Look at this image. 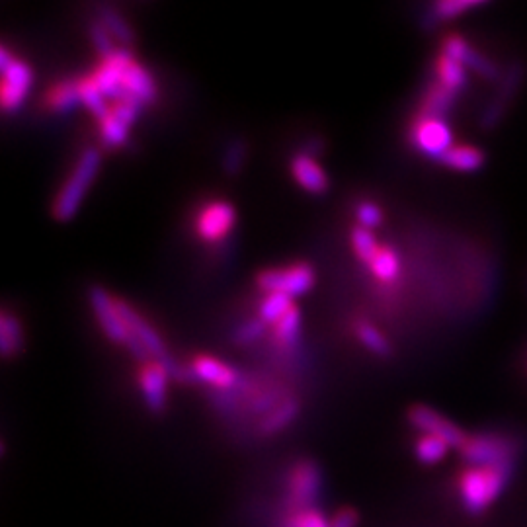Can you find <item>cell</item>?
Listing matches in <instances>:
<instances>
[{
  "label": "cell",
  "instance_id": "32",
  "mask_svg": "<svg viewBox=\"0 0 527 527\" xmlns=\"http://www.w3.org/2000/svg\"><path fill=\"white\" fill-rule=\"evenodd\" d=\"M352 248H354L356 256L367 266L375 258V254L379 252L381 244L375 241V237H373L371 231L362 229V227H356L352 231Z\"/></svg>",
  "mask_w": 527,
  "mask_h": 527
},
{
  "label": "cell",
  "instance_id": "23",
  "mask_svg": "<svg viewBox=\"0 0 527 527\" xmlns=\"http://www.w3.org/2000/svg\"><path fill=\"white\" fill-rule=\"evenodd\" d=\"M293 309V299L285 293H268L258 307V319L264 325H278Z\"/></svg>",
  "mask_w": 527,
  "mask_h": 527
},
{
  "label": "cell",
  "instance_id": "10",
  "mask_svg": "<svg viewBox=\"0 0 527 527\" xmlns=\"http://www.w3.org/2000/svg\"><path fill=\"white\" fill-rule=\"evenodd\" d=\"M442 49L451 59L459 61L465 69H471L473 73H477L479 77L487 81H500L504 75L494 61H490L487 55H481L469 41L461 38L459 34L446 36L442 41Z\"/></svg>",
  "mask_w": 527,
  "mask_h": 527
},
{
  "label": "cell",
  "instance_id": "11",
  "mask_svg": "<svg viewBox=\"0 0 527 527\" xmlns=\"http://www.w3.org/2000/svg\"><path fill=\"white\" fill-rule=\"evenodd\" d=\"M0 71H2L0 104H2V110L10 114V112H16L24 104L28 90L34 81V75H32V69L20 59H12L6 67H0Z\"/></svg>",
  "mask_w": 527,
  "mask_h": 527
},
{
  "label": "cell",
  "instance_id": "8",
  "mask_svg": "<svg viewBox=\"0 0 527 527\" xmlns=\"http://www.w3.org/2000/svg\"><path fill=\"white\" fill-rule=\"evenodd\" d=\"M256 282L266 293H285L293 299L311 289L315 274L307 264H293L284 270H264L258 274Z\"/></svg>",
  "mask_w": 527,
  "mask_h": 527
},
{
  "label": "cell",
  "instance_id": "19",
  "mask_svg": "<svg viewBox=\"0 0 527 527\" xmlns=\"http://www.w3.org/2000/svg\"><path fill=\"white\" fill-rule=\"evenodd\" d=\"M453 102H455V92H451L442 82L434 81L424 94L420 114L446 120L447 112L451 110Z\"/></svg>",
  "mask_w": 527,
  "mask_h": 527
},
{
  "label": "cell",
  "instance_id": "15",
  "mask_svg": "<svg viewBox=\"0 0 527 527\" xmlns=\"http://www.w3.org/2000/svg\"><path fill=\"white\" fill-rule=\"evenodd\" d=\"M166 375L168 371L157 362H147L139 369V385L143 399L151 412L159 414L166 406Z\"/></svg>",
  "mask_w": 527,
  "mask_h": 527
},
{
  "label": "cell",
  "instance_id": "38",
  "mask_svg": "<svg viewBox=\"0 0 527 527\" xmlns=\"http://www.w3.org/2000/svg\"><path fill=\"white\" fill-rule=\"evenodd\" d=\"M383 221V213L375 203L364 202L360 203L358 207V223L362 229L373 231L375 227H379Z\"/></svg>",
  "mask_w": 527,
  "mask_h": 527
},
{
  "label": "cell",
  "instance_id": "28",
  "mask_svg": "<svg viewBox=\"0 0 527 527\" xmlns=\"http://www.w3.org/2000/svg\"><path fill=\"white\" fill-rule=\"evenodd\" d=\"M299 414V405L295 403V401H285V403H282L280 406H276L262 422H260V432L262 434H268V436H272V434H278V432H282L284 430L285 426H289L293 420H295V416Z\"/></svg>",
  "mask_w": 527,
  "mask_h": 527
},
{
  "label": "cell",
  "instance_id": "18",
  "mask_svg": "<svg viewBox=\"0 0 527 527\" xmlns=\"http://www.w3.org/2000/svg\"><path fill=\"white\" fill-rule=\"evenodd\" d=\"M123 90L125 96H131L141 104H149L157 98V86L153 77L135 61H131L123 71Z\"/></svg>",
  "mask_w": 527,
  "mask_h": 527
},
{
  "label": "cell",
  "instance_id": "39",
  "mask_svg": "<svg viewBox=\"0 0 527 527\" xmlns=\"http://www.w3.org/2000/svg\"><path fill=\"white\" fill-rule=\"evenodd\" d=\"M264 323L260 319L256 321H248L243 326L237 328V334H235V342L239 344H250L254 340H258L262 334H264Z\"/></svg>",
  "mask_w": 527,
  "mask_h": 527
},
{
  "label": "cell",
  "instance_id": "3",
  "mask_svg": "<svg viewBox=\"0 0 527 527\" xmlns=\"http://www.w3.org/2000/svg\"><path fill=\"white\" fill-rule=\"evenodd\" d=\"M98 168H100V153L96 149L82 151L81 159L75 166L73 174L67 178V182L63 184L61 192L53 202V217L57 221L67 223L77 215L82 200L88 192V186L98 174Z\"/></svg>",
  "mask_w": 527,
  "mask_h": 527
},
{
  "label": "cell",
  "instance_id": "7",
  "mask_svg": "<svg viewBox=\"0 0 527 527\" xmlns=\"http://www.w3.org/2000/svg\"><path fill=\"white\" fill-rule=\"evenodd\" d=\"M118 309L122 315L123 323L129 328V334L147 350V354L151 356L153 362L163 365L168 373H172L174 377H180V369L172 362L170 354L164 348V342L161 336L155 332V328L149 325L133 307H129L127 303L118 301Z\"/></svg>",
  "mask_w": 527,
  "mask_h": 527
},
{
  "label": "cell",
  "instance_id": "13",
  "mask_svg": "<svg viewBox=\"0 0 527 527\" xmlns=\"http://www.w3.org/2000/svg\"><path fill=\"white\" fill-rule=\"evenodd\" d=\"M522 79H524V67L520 63H514L502 75L500 86L496 90V96L490 100V104H488L487 110L483 114V120H481L483 129H487V131L488 129H494L500 123L504 112L508 110V106H510V102L514 98V94L518 92V86H520Z\"/></svg>",
  "mask_w": 527,
  "mask_h": 527
},
{
  "label": "cell",
  "instance_id": "27",
  "mask_svg": "<svg viewBox=\"0 0 527 527\" xmlns=\"http://www.w3.org/2000/svg\"><path fill=\"white\" fill-rule=\"evenodd\" d=\"M22 348V328L18 319L10 313L0 315V352L4 358H12Z\"/></svg>",
  "mask_w": 527,
  "mask_h": 527
},
{
  "label": "cell",
  "instance_id": "29",
  "mask_svg": "<svg viewBox=\"0 0 527 527\" xmlns=\"http://www.w3.org/2000/svg\"><path fill=\"white\" fill-rule=\"evenodd\" d=\"M79 90H81L82 104L90 110L94 118H98V122L110 114V106L106 104L104 94L100 92L96 82L92 81V77L79 81Z\"/></svg>",
  "mask_w": 527,
  "mask_h": 527
},
{
  "label": "cell",
  "instance_id": "21",
  "mask_svg": "<svg viewBox=\"0 0 527 527\" xmlns=\"http://www.w3.org/2000/svg\"><path fill=\"white\" fill-rule=\"evenodd\" d=\"M367 268L371 270V274L379 280V282H395L401 274V260L397 256V252L391 246H381L379 252L375 254V258L367 264Z\"/></svg>",
  "mask_w": 527,
  "mask_h": 527
},
{
  "label": "cell",
  "instance_id": "37",
  "mask_svg": "<svg viewBox=\"0 0 527 527\" xmlns=\"http://www.w3.org/2000/svg\"><path fill=\"white\" fill-rule=\"evenodd\" d=\"M90 40L94 43V47L98 49V53L102 55V59L112 57L118 49L114 47V38L110 36V32L100 24H90Z\"/></svg>",
  "mask_w": 527,
  "mask_h": 527
},
{
  "label": "cell",
  "instance_id": "30",
  "mask_svg": "<svg viewBox=\"0 0 527 527\" xmlns=\"http://www.w3.org/2000/svg\"><path fill=\"white\" fill-rule=\"evenodd\" d=\"M483 2L479 0H444V2H436L432 6L430 18L434 22H444V20H453L459 18L463 12L479 8Z\"/></svg>",
  "mask_w": 527,
  "mask_h": 527
},
{
  "label": "cell",
  "instance_id": "41",
  "mask_svg": "<svg viewBox=\"0 0 527 527\" xmlns=\"http://www.w3.org/2000/svg\"><path fill=\"white\" fill-rule=\"evenodd\" d=\"M244 147L243 143H235L229 151H227V159H225V170L229 174H237L241 163H243Z\"/></svg>",
  "mask_w": 527,
  "mask_h": 527
},
{
  "label": "cell",
  "instance_id": "12",
  "mask_svg": "<svg viewBox=\"0 0 527 527\" xmlns=\"http://www.w3.org/2000/svg\"><path fill=\"white\" fill-rule=\"evenodd\" d=\"M237 221V211L229 202L207 203L196 219V231L207 243H217L231 233Z\"/></svg>",
  "mask_w": 527,
  "mask_h": 527
},
{
  "label": "cell",
  "instance_id": "4",
  "mask_svg": "<svg viewBox=\"0 0 527 527\" xmlns=\"http://www.w3.org/2000/svg\"><path fill=\"white\" fill-rule=\"evenodd\" d=\"M287 514L313 510L323 492V471L313 459H301L287 475L285 487Z\"/></svg>",
  "mask_w": 527,
  "mask_h": 527
},
{
  "label": "cell",
  "instance_id": "35",
  "mask_svg": "<svg viewBox=\"0 0 527 527\" xmlns=\"http://www.w3.org/2000/svg\"><path fill=\"white\" fill-rule=\"evenodd\" d=\"M285 527H330V522L317 508H313V510L287 514Z\"/></svg>",
  "mask_w": 527,
  "mask_h": 527
},
{
  "label": "cell",
  "instance_id": "36",
  "mask_svg": "<svg viewBox=\"0 0 527 527\" xmlns=\"http://www.w3.org/2000/svg\"><path fill=\"white\" fill-rule=\"evenodd\" d=\"M141 106H143V104H141L139 100H135V98H131V96H123L122 100L114 102V106L110 108V112H112V116H114L116 120H120L123 125L129 127L131 123L137 120V116H139V112H141Z\"/></svg>",
  "mask_w": 527,
  "mask_h": 527
},
{
  "label": "cell",
  "instance_id": "6",
  "mask_svg": "<svg viewBox=\"0 0 527 527\" xmlns=\"http://www.w3.org/2000/svg\"><path fill=\"white\" fill-rule=\"evenodd\" d=\"M406 418L414 430L424 436H434L444 440L447 446L455 447L457 451L463 447L469 434H465L457 424H453L442 412L426 405H414L408 408Z\"/></svg>",
  "mask_w": 527,
  "mask_h": 527
},
{
  "label": "cell",
  "instance_id": "34",
  "mask_svg": "<svg viewBox=\"0 0 527 527\" xmlns=\"http://www.w3.org/2000/svg\"><path fill=\"white\" fill-rule=\"evenodd\" d=\"M299 323H301V315H299V309H291L284 319L276 325L274 332H276V338L282 342V344H293L297 334H299Z\"/></svg>",
  "mask_w": 527,
  "mask_h": 527
},
{
  "label": "cell",
  "instance_id": "40",
  "mask_svg": "<svg viewBox=\"0 0 527 527\" xmlns=\"http://www.w3.org/2000/svg\"><path fill=\"white\" fill-rule=\"evenodd\" d=\"M360 514L354 508H340L332 514L330 527H358Z\"/></svg>",
  "mask_w": 527,
  "mask_h": 527
},
{
  "label": "cell",
  "instance_id": "26",
  "mask_svg": "<svg viewBox=\"0 0 527 527\" xmlns=\"http://www.w3.org/2000/svg\"><path fill=\"white\" fill-rule=\"evenodd\" d=\"M98 18H100V24L110 32V36L116 41H120L123 45H131L135 41L133 36V30L131 26L123 20L118 10H114L112 6L108 4H100L98 6Z\"/></svg>",
  "mask_w": 527,
  "mask_h": 527
},
{
  "label": "cell",
  "instance_id": "22",
  "mask_svg": "<svg viewBox=\"0 0 527 527\" xmlns=\"http://www.w3.org/2000/svg\"><path fill=\"white\" fill-rule=\"evenodd\" d=\"M79 81L59 82L47 92V104L55 112H71L81 104Z\"/></svg>",
  "mask_w": 527,
  "mask_h": 527
},
{
  "label": "cell",
  "instance_id": "25",
  "mask_svg": "<svg viewBox=\"0 0 527 527\" xmlns=\"http://www.w3.org/2000/svg\"><path fill=\"white\" fill-rule=\"evenodd\" d=\"M449 449L451 447L447 446L444 440L420 434L414 442V457L418 463L432 467V465H438L446 459Z\"/></svg>",
  "mask_w": 527,
  "mask_h": 527
},
{
  "label": "cell",
  "instance_id": "14",
  "mask_svg": "<svg viewBox=\"0 0 527 527\" xmlns=\"http://www.w3.org/2000/svg\"><path fill=\"white\" fill-rule=\"evenodd\" d=\"M131 61H133V57L125 49H118L112 57L104 59L102 65L94 71L92 81L96 82V86L100 88L104 98H112L114 102H118L125 96L123 71L127 69V65Z\"/></svg>",
  "mask_w": 527,
  "mask_h": 527
},
{
  "label": "cell",
  "instance_id": "33",
  "mask_svg": "<svg viewBox=\"0 0 527 527\" xmlns=\"http://www.w3.org/2000/svg\"><path fill=\"white\" fill-rule=\"evenodd\" d=\"M127 125H123L120 120H116L112 116V112L100 120V135H102V141L108 145V147H120L125 141H127Z\"/></svg>",
  "mask_w": 527,
  "mask_h": 527
},
{
  "label": "cell",
  "instance_id": "24",
  "mask_svg": "<svg viewBox=\"0 0 527 527\" xmlns=\"http://www.w3.org/2000/svg\"><path fill=\"white\" fill-rule=\"evenodd\" d=\"M436 75H438V82H442L455 94L467 86L465 67L459 61L451 59L446 53H442L436 61Z\"/></svg>",
  "mask_w": 527,
  "mask_h": 527
},
{
  "label": "cell",
  "instance_id": "17",
  "mask_svg": "<svg viewBox=\"0 0 527 527\" xmlns=\"http://www.w3.org/2000/svg\"><path fill=\"white\" fill-rule=\"evenodd\" d=\"M291 174L295 178V182L311 194H323L328 188V178H326L325 170L317 164L315 159H311L309 155H297L291 161Z\"/></svg>",
  "mask_w": 527,
  "mask_h": 527
},
{
  "label": "cell",
  "instance_id": "5",
  "mask_svg": "<svg viewBox=\"0 0 527 527\" xmlns=\"http://www.w3.org/2000/svg\"><path fill=\"white\" fill-rule=\"evenodd\" d=\"M410 143L430 159L442 161L453 145V131L444 118L418 114L410 127Z\"/></svg>",
  "mask_w": 527,
  "mask_h": 527
},
{
  "label": "cell",
  "instance_id": "9",
  "mask_svg": "<svg viewBox=\"0 0 527 527\" xmlns=\"http://www.w3.org/2000/svg\"><path fill=\"white\" fill-rule=\"evenodd\" d=\"M88 299H90V307H92L98 323L102 326L104 334L112 342L127 346V342L131 340V334H129L127 325L123 323L120 309H118V301L112 299L110 293L102 287H92L88 293Z\"/></svg>",
  "mask_w": 527,
  "mask_h": 527
},
{
  "label": "cell",
  "instance_id": "1",
  "mask_svg": "<svg viewBox=\"0 0 527 527\" xmlns=\"http://www.w3.org/2000/svg\"><path fill=\"white\" fill-rule=\"evenodd\" d=\"M518 471V463L467 467L455 477V496L467 516L479 518L504 496Z\"/></svg>",
  "mask_w": 527,
  "mask_h": 527
},
{
  "label": "cell",
  "instance_id": "31",
  "mask_svg": "<svg viewBox=\"0 0 527 527\" xmlns=\"http://www.w3.org/2000/svg\"><path fill=\"white\" fill-rule=\"evenodd\" d=\"M356 334H358V338L362 340V344L369 352H373L377 356H389L391 354V346H389L387 338L375 326L369 325L365 321H360L356 325Z\"/></svg>",
  "mask_w": 527,
  "mask_h": 527
},
{
  "label": "cell",
  "instance_id": "16",
  "mask_svg": "<svg viewBox=\"0 0 527 527\" xmlns=\"http://www.w3.org/2000/svg\"><path fill=\"white\" fill-rule=\"evenodd\" d=\"M192 371L200 381L215 387V389L229 391V389L237 387V383H239V375L233 367H229V365L223 364L215 358H209V356H198L192 362Z\"/></svg>",
  "mask_w": 527,
  "mask_h": 527
},
{
  "label": "cell",
  "instance_id": "2",
  "mask_svg": "<svg viewBox=\"0 0 527 527\" xmlns=\"http://www.w3.org/2000/svg\"><path fill=\"white\" fill-rule=\"evenodd\" d=\"M459 455L463 465L467 467L518 463L522 455V444L510 432L483 430L467 436L465 444L459 449Z\"/></svg>",
  "mask_w": 527,
  "mask_h": 527
},
{
  "label": "cell",
  "instance_id": "20",
  "mask_svg": "<svg viewBox=\"0 0 527 527\" xmlns=\"http://www.w3.org/2000/svg\"><path fill=\"white\" fill-rule=\"evenodd\" d=\"M440 163L459 172H473L485 164V153L471 145H455L447 151Z\"/></svg>",
  "mask_w": 527,
  "mask_h": 527
}]
</instances>
